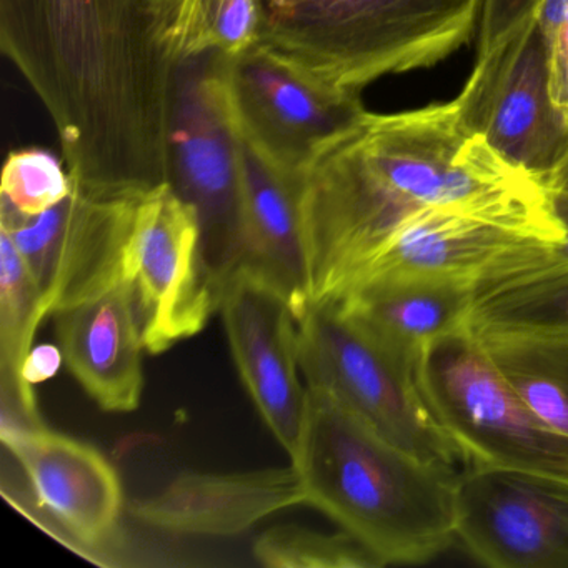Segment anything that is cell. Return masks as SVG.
<instances>
[{"label": "cell", "mask_w": 568, "mask_h": 568, "mask_svg": "<svg viewBox=\"0 0 568 568\" xmlns=\"http://www.w3.org/2000/svg\"><path fill=\"white\" fill-rule=\"evenodd\" d=\"M477 335L530 410L568 438V332L484 331Z\"/></svg>", "instance_id": "44dd1931"}, {"label": "cell", "mask_w": 568, "mask_h": 568, "mask_svg": "<svg viewBox=\"0 0 568 568\" xmlns=\"http://www.w3.org/2000/svg\"><path fill=\"white\" fill-rule=\"evenodd\" d=\"M128 281L142 342L152 355L204 331L221 307V291L202 254L197 214L169 182L138 199Z\"/></svg>", "instance_id": "30bf717a"}, {"label": "cell", "mask_w": 568, "mask_h": 568, "mask_svg": "<svg viewBox=\"0 0 568 568\" xmlns=\"http://www.w3.org/2000/svg\"><path fill=\"white\" fill-rule=\"evenodd\" d=\"M239 154L244 178L241 268H247L277 288L291 302L298 318L311 304L307 247L298 205L301 182L282 178L241 139Z\"/></svg>", "instance_id": "d6986e66"}, {"label": "cell", "mask_w": 568, "mask_h": 568, "mask_svg": "<svg viewBox=\"0 0 568 568\" xmlns=\"http://www.w3.org/2000/svg\"><path fill=\"white\" fill-rule=\"evenodd\" d=\"M555 244L541 232L507 219L430 209L402 225L355 272L342 295L361 282L384 277L464 282L481 295L537 274Z\"/></svg>", "instance_id": "8fae6325"}, {"label": "cell", "mask_w": 568, "mask_h": 568, "mask_svg": "<svg viewBox=\"0 0 568 568\" xmlns=\"http://www.w3.org/2000/svg\"><path fill=\"white\" fill-rule=\"evenodd\" d=\"M301 470L288 467L229 474H182L164 490L129 504L141 524L175 535L231 537L285 508L307 505Z\"/></svg>", "instance_id": "2e32d148"}, {"label": "cell", "mask_w": 568, "mask_h": 568, "mask_svg": "<svg viewBox=\"0 0 568 568\" xmlns=\"http://www.w3.org/2000/svg\"><path fill=\"white\" fill-rule=\"evenodd\" d=\"M6 452L18 460L29 494L4 490L26 517L89 557L101 554L119 534L124 491L114 465L98 448L51 428L0 435Z\"/></svg>", "instance_id": "5bb4252c"}, {"label": "cell", "mask_w": 568, "mask_h": 568, "mask_svg": "<svg viewBox=\"0 0 568 568\" xmlns=\"http://www.w3.org/2000/svg\"><path fill=\"white\" fill-rule=\"evenodd\" d=\"M54 317L64 364L99 407L115 414L138 410L145 347L129 281Z\"/></svg>", "instance_id": "e0dca14e"}, {"label": "cell", "mask_w": 568, "mask_h": 568, "mask_svg": "<svg viewBox=\"0 0 568 568\" xmlns=\"http://www.w3.org/2000/svg\"><path fill=\"white\" fill-rule=\"evenodd\" d=\"M455 538L487 567L568 568V475L465 467Z\"/></svg>", "instance_id": "4fadbf2b"}, {"label": "cell", "mask_w": 568, "mask_h": 568, "mask_svg": "<svg viewBox=\"0 0 568 568\" xmlns=\"http://www.w3.org/2000/svg\"><path fill=\"white\" fill-rule=\"evenodd\" d=\"M138 197H101L75 187L38 217L0 215L38 282L49 314L99 297L128 281Z\"/></svg>", "instance_id": "7c38bea8"}, {"label": "cell", "mask_w": 568, "mask_h": 568, "mask_svg": "<svg viewBox=\"0 0 568 568\" xmlns=\"http://www.w3.org/2000/svg\"><path fill=\"white\" fill-rule=\"evenodd\" d=\"M294 465L308 507L354 535L382 565L427 564L457 540V471L392 444L327 392L308 388L304 445Z\"/></svg>", "instance_id": "3957f363"}, {"label": "cell", "mask_w": 568, "mask_h": 568, "mask_svg": "<svg viewBox=\"0 0 568 568\" xmlns=\"http://www.w3.org/2000/svg\"><path fill=\"white\" fill-rule=\"evenodd\" d=\"M415 378L465 467L568 475V438L530 410L470 324L435 342L418 362Z\"/></svg>", "instance_id": "5b68a950"}, {"label": "cell", "mask_w": 568, "mask_h": 568, "mask_svg": "<svg viewBox=\"0 0 568 568\" xmlns=\"http://www.w3.org/2000/svg\"><path fill=\"white\" fill-rule=\"evenodd\" d=\"M219 91L237 138L292 182L368 112L361 92L325 84L262 44L219 59Z\"/></svg>", "instance_id": "9c48e42d"}, {"label": "cell", "mask_w": 568, "mask_h": 568, "mask_svg": "<svg viewBox=\"0 0 568 568\" xmlns=\"http://www.w3.org/2000/svg\"><path fill=\"white\" fill-rule=\"evenodd\" d=\"M0 48L51 115L75 187L138 197L168 182L172 65L139 0H0Z\"/></svg>", "instance_id": "7a4b0ae2"}, {"label": "cell", "mask_w": 568, "mask_h": 568, "mask_svg": "<svg viewBox=\"0 0 568 568\" xmlns=\"http://www.w3.org/2000/svg\"><path fill=\"white\" fill-rule=\"evenodd\" d=\"M298 205L311 304L337 301L402 225L430 209L507 219L564 239L551 192L471 135L455 99L367 112L302 175Z\"/></svg>", "instance_id": "6da1fadb"}, {"label": "cell", "mask_w": 568, "mask_h": 568, "mask_svg": "<svg viewBox=\"0 0 568 568\" xmlns=\"http://www.w3.org/2000/svg\"><path fill=\"white\" fill-rule=\"evenodd\" d=\"M474 331L568 332V268L528 275L478 295Z\"/></svg>", "instance_id": "7402d4cb"}, {"label": "cell", "mask_w": 568, "mask_h": 568, "mask_svg": "<svg viewBox=\"0 0 568 568\" xmlns=\"http://www.w3.org/2000/svg\"><path fill=\"white\" fill-rule=\"evenodd\" d=\"M297 352L308 388L327 392L420 460L455 467L457 454L422 398L414 368L355 324L338 302L308 304L297 318Z\"/></svg>", "instance_id": "8992f818"}, {"label": "cell", "mask_w": 568, "mask_h": 568, "mask_svg": "<svg viewBox=\"0 0 568 568\" xmlns=\"http://www.w3.org/2000/svg\"><path fill=\"white\" fill-rule=\"evenodd\" d=\"M538 2L540 0H484L475 38L477 58L497 48L535 11Z\"/></svg>", "instance_id": "484cf974"}, {"label": "cell", "mask_w": 568, "mask_h": 568, "mask_svg": "<svg viewBox=\"0 0 568 568\" xmlns=\"http://www.w3.org/2000/svg\"><path fill=\"white\" fill-rule=\"evenodd\" d=\"M74 192L64 158L42 148L12 151L6 159L0 187V215L38 217Z\"/></svg>", "instance_id": "d4e9b609"}, {"label": "cell", "mask_w": 568, "mask_h": 568, "mask_svg": "<svg viewBox=\"0 0 568 568\" xmlns=\"http://www.w3.org/2000/svg\"><path fill=\"white\" fill-rule=\"evenodd\" d=\"M551 199H554L558 221L564 229V239L551 247L550 254L545 258L537 274L568 268V189H555L551 191Z\"/></svg>", "instance_id": "83f0119b"}, {"label": "cell", "mask_w": 568, "mask_h": 568, "mask_svg": "<svg viewBox=\"0 0 568 568\" xmlns=\"http://www.w3.org/2000/svg\"><path fill=\"white\" fill-rule=\"evenodd\" d=\"M149 34L169 65L234 58L261 42L262 0H139Z\"/></svg>", "instance_id": "ffe728a7"}, {"label": "cell", "mask_w": 568, "mask_h": 568, "mask_svg": "<svg viewBox=\"0 0 568 568\" xmlns=\"http://www.w3.org/2000/svg\"><path fill=\"white\" fill-rule=\"evenodd\" d=\"M465 129L548 191L568 181V112L558 104L547 34L531 12L480 58L455 98Z\"/></svg>", "instance_id": "ba28073f"}, {"label": "cell", "mask_w": 568, "mask_h": 568, "mask_svg": "<svg viewBox=\"0 0 568 568\" xmlns=\"http://www.w3.org/2000/svg\"><path fill=\"white\" fill-rule=\"evenodd\" d=\"M484 0H262L258 44L318 81L361 92L432 68L477 38Z\"/></svg>", "instance_id": "277c9868"}, {"label": "cell", "mask_w": 568, "mask_h": 568, "mask_svg": "<svg viewBox=\"0 0 568 568\" xmlns=\"http://www.w3.org/2000/svg\"><path fill=\"white\" fill-rule=\"evenodd\" d=\"M258 564L272 568L384 567L354 535L342 530L324 534L298 525L264 531L254 545Z\"/></svg>", "instance_id": "cb8c5ba5"}, {"label": "cell", "mask_w": 568, "mask_h": 568, "mask_svg": "<svg viewBox=\"0 0 568 568\" xmlns=\"http://www.w3.org/2000/svg\"><path fill=\"white\" fill-rule=\"evenodd\" d=\"M48 315L38 282L12 239L0 231V384L32 388L21 368Z\"/></svg>", "instance_id": "603a6c76"}, {"label": "cell", "mask_w": 568, "mask_h": 568, "mask_svg": "<svg viewBox=\"0 0 568 568\" xmlns=\"http://www.w3.org/2000/svg\"><path fill=\"white\" fill-rule=\"evenodd\" d=\"M172 68L168 182L199 219L202 254L219 291L244 258V178L239 139L219 91V59Z\"/></svg>", "instance_id": "52a82bcc"}, {"label": "cell", "mask_w": 568, "mask_h": 568, "mask_svg": "<svg viewBox=\"0 0 568 568\" xmlns=\"http://www.w3.org/2000/svg\"><path fill=\"white\" fill-rule=\"evenodd\" d=\"M62 364H64V354L59 345L44 344L32 347L22 364V381L31 387L51 381L61 371Z\"/></svg>", "instance_id": "4316f807"}, {"label": "cell", "mask_w": 568, "mask_h": 568, "mask_svg": "<svg viewBox=\"0 0 568 568\" xmlns=\"http://www.w3.org/2000/svg\"><path fill=\"white\" fill-rule=\"evenodd\" d=\"M219 311L242 384L291 464H297L308 388L302 384L294 307L264 278L241 268L225 282Z\"/></svg>", "instance_id": "9a60e30c"}, {"label": "cell", "mask_w": 568, "mask_h": 568, "mask_svg": "<svg viewBox=\"0 0 568 568\" xmlns=\"http://www.w3.org/2000/svg\"><path fill=\"white\" fill-rule=\"evenodd\" d=\"M478 291L464 282L384 277L348 288L338 305L378 344L417 368L428 348L470 324Z\"/></svg>", "instance_id": "ac0fdd59"}]
</instances>
